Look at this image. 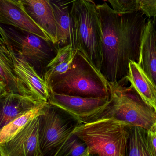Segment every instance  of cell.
<instances>
[{
  "mask_svg": "<svg viewBox=\"0 0 156 156\" xmlns=\"http://www.w3.org/2000/svg\"><path fill=\"white\" fill-rule=\"evenodd\" d=\"M39 116L32 120L14 137L0 144L1 156H43L39 144Z\"/></svg>",
  "mask_w": 156,
  "mask_h": 156,
  "instance_id": "9c48e42d",
  "label": "cell"
},
{
  "mask_svg": "<svg viewBox=\"0 0 156 156\" xmlns=\"http://www.w3.org/2000/svg\"><path fill=\"white\" fill-rule=\"evenodd\" d=\"M0 34L13 50L28 61L44 78L46 66L56 56L57 46L34 34L2 24Z\"/></svg>",
  "mask_w": 156,
  "mask_h": 156,
  "instance_id": "8992f818",
  "label": "cell"
},
{
  "mask_svg": "<svg viewBox=\"0 0 156 156\" xmlns=\"http://www.w3.org/2000/svg\"><path fill=\"white\" fill-rule=\"evenodd\" d=\"M50 92L71 96L110 99V83L81 51L78 50L67 72L51 78Z\"/></svg>",
  "mask_w": 156,
  "mask_h": 156,
  "instance_id": "7a4b0ae2",
  "label": "cell"
},
{
  "mask_svg": "<svg viewBox=\"0 0 156 156\" xmlns=\"http://www.w3.org/2000/svg\"><path fill=\"white\" fill-rule=\"evenodd\" d=\"M8 45L11 51L16 72L34 98L42 102H48L50 91L44 78L23 57L16 54L6 39L1 36Z\"/></svg>",
  "mask_w": 156,
  "mask_h": 156,
  "instance_id": "7c38bea8",
  "label": "cell"
},
{
  "mask_svg": "<svg viewBox=\"0 0 156 156\" xmlns=\"http://www.w3.org/2000/svg\"><path fill=\"white\" fill-rule=\"evenodd\" d=\"M90 156H98V155H97V154H90Z\"/></svg>",
  "mask_w": 156,
  "mask_h": 156,
  "instance_id": "83f0119b",
  "label": "cell"
},
{
  "mask_svg": "<svg viewBox=\"0 0 156 156\" xmlns=\"http://www.w3.org/2000/svg\"><path fill=\"white\" fill-rule=\"evenodd\" d=\"M27 13L44 29L50 41L57 45V33L49 0H19Z\"/></svg>",
  "mask_w": 156,
  "mask_h": 156,
  "instance_id": "9a60e30c",
  "label": "cell"
},
{
  "mask_svg": "<svg viewBox=\"0 0 156 156\" xmlns=\"http://www.w3.org/2000/svg\"><path fill=\"white\" fill-rule=\"evenodd\" d=\"M78 50L70 45L59 48L56 56L45 69L44 79L47 84L51 78L65 73L71 68Z\"/></svg>",
  "mask_w": 156,
  "mask_h": 156,
  "instance_id": "d6986e66",
  "label": "cell"
},
{
  "mask_svg": "<svg viewBox=\"0 0 156 156\" xmlns=\"http://www.w3.org/2000/svg\"><path fill=\"white\" fill-rule=\"evenodd\" d=\"M110 99L71 96L50 92L48 102L67 112L82 123L104 111L110 103Z\"/></svg>",
  "mask_w": 156,
  "mask_h": 156,
  "instance_id": "ba28073f",
  "label": "cell"
},
{
  "mask_svg": "<svg viewBox=\"0 0 156 156\" xmlns=\"http://www.w3.org/2000/svg\"><path fill=\"white\" fill-rule=\"evenodd\" d=\"M139 10L149 18L156 15V0H137Z\"/></svg>",
  "mask_w": 156,
  "mask_h": 156,
  "instance_id": "603a6c76",
  "label": "cell"
},
{
  "mask_svg": "<svg viewBox=\"0 0 156 156\" xmlns=\"http://www.w3.org/2000/svg\"><path fill=\"white\" fill-rule=\"evenodd\" d=\"M10 93L33 97L16 74L10 48L6 42L1 38L0 96Z\"/></svg>",
  "mask_w": 156,
  "mask_h": 156,
  "instance_id": "4fadbf2b",
  "label": "cell"
},
{
  "mask_svg": "<svg viewBox=\"0 0 156 156\" xmlns=\"http://www.w3.org/2000/svg\"><path fill=\"white\" fill-rule=\"evenodd\" d=\"M96 5L93 0H75L71 13L78 28V50L101 72V31Z\"/></svg>",
  "mask_w": 156,
  "mask_h": 156,
  "instance_id": "5b68a950",
  "label": "cell"
},
{
  "mask_svg": "<svg viewBox=\"0 0 156 156\" xmlns=\"http://www.w3.org/2000/svg\"><path fill=\"white\" fill-rule=\"evenodd\" d=\"M47 103H44L38 107L16 119L1 128L0 144L8 142L22 131L29 122L36 117L44 113V107Z\"/></svg>",
  "mask_w": 156,
  "mask_h": 156,
  "instance_id": "ffe728a7",
  "label": "cell"
},
{
  "mask_svg": "<svg viewBox=\"0 0 156 156\" xmlns=\"http://www.w3.org/2000/svg\"><path fill=\"white\" fill-rule=\"evenodd\" d=\"M155 12H156V6L155 7Z\"/></svg>",
  "mask_w": 156,
  "mask_h": 156,
  "instance_id": "f1b7e54d",
  "label": "cell"
},
{
  "mask_svg": "<svg viewBox=\"0 0 156 156\" xmlns=\"http://www.w3.org/2000/svg\"><path fill=\"white\" fill-rule=\"evenodd\" d=\"M0 23L50 41L44 29L27 13L21 3L0 0Z\"/></svg>",
  "mask_w": 156,
  "mask_h": 156,
  "instance_id": "8fae6325",
  "label": "cell"
},
{
  "mask_svg": "<svg viewBox=\"0 0 156 156\" xmlns=\"http://www.w3.org/2000/svg\"><path fill=\"white\" fill-rule=\"evenodd\" d=\"M125 156H156L147 130L139 126H129Z\"/></svg>",
  "mask_w": 156,
  "mask_h": 156,
  "instance_id": "ac0fdd59",
  "label": "cell"
},
{
  "mask_svg": "<svg viewBox=\"0 0 156 156\" xmlns=\"http://www.w3.org/2000/svg\"><path fill=\"white\" fill-rule=\"evenodd\" d=\"M13 1H15V2H17L21 3L20 2V1L19 0H13Z\"/></svg>",
  "mask_w": 156,
  "mask_h": 156,
  "instance_id": "4316f807",
  "label": "cell"
},
{
  "mask_svg": "<svg viewBox=\"0 0 156 156\" xmlns=\"http://www.w3.org/2000/svg\"><path fill=\"white\" fill-rule=\"evenodd\" d=\"M138 64L156 86V29L154 21L151 18L144 29Z\"/></svg>",
  "mask_w": 156,
  "mask_h": 156,
  "instance_id": "2e32d148",
  "label": "cell"
},
{
  "mask_svg": "<svg viewBox=\"0 0 156 156\" xmlns=\"http://www.w3.org/2000/svg\"><path fill=\"white\" fill-rule=\"evenodd\" d=\"M39 119V144L43 156L54 155L79 124L69 114L48 102Z\"/></svg>",
  "mask_w": 156,
  "mask_h": 156,
  "instance_id": "52a82bcc",
  "label": "cell"
},
{
  "mask_svg": "<svg viewBox=\"0 0 156 156\" xmlns=\"http://www.w3.org/2000/svg\"><path fill=\"white\" fill-rule=\"evenodd\" d=\"M148 137L152 147L156 154V123L149 131H147Z\"/></svg>",
  "mask_w": 156,
  "mask_h": 156,
  "instance_id": "cb8c5ba5",
  "label": "cell"
},
{
  "mask_svg": "<svg viewBox=\"0 0 156 156\" xmlns=\"http://www.w3.org/2000/svg\"><path fill=\"white\" fill-rule=\"evenodd\" d=\"M96 9L101 31L102 73L109 82H121L126 79L129 61L138 63L146 16L140 10L120 13L106 2Z\"/></svg>",
  "mask_w": 156,
  "mask_h": 156,
  "instance_id": "6da1fadb",
  "label": "cell"
},
{
  "mask_svg": "<svg viewBox=\"0 0 156 156\" xmlns=\"http://www.w3.org/2000/svg\"><path fill=\"white\" fill-rule=\"evenodd\" d=\"M110 83V103L96 116L113 117L133 126L149 131L156 123V112L147 104L133 88L120 82Z\"/></svg>",
  "mask_w": 156,
  "mask_h": 156,
  "instance_id": "277c9868",
  "label": "cell"
},
{
  "mask_svg": "<svg viewBox=\"0 0 156 156\" xmlns=\"http://www.w3.org/2000/svg\"><path fill=\"white\" fill-rule=\"evenodd\" d=\"M75 1H49L56 26L58 48L70 45L78 50V28L71 13V5Z\"/></svg>",
  "mask_w": 156,
  "mask_h": 156,
  "instance_id": "30bf717a",
  "label": "cell"
},
{
  "mask_svg": "<svg viewBox=\"0 0 156 156\" xmlns=\"http://www.w3.org/2000/svg\"><path fill=\"white\" fill-rule=\"evenodd\" d=\"M103 1H108V0H103Z\"/></svg>",
  "mask_w": 156,
  "mask_h": 156,
  "instance_id": "f546056e",
  "label": "cell"
},
{
  "mask_svg": "<svg viewBox=\"0 0 156 156\" xmlns=\"http://www.w3.org/2000/svg\"><path fill=\"white\" fill-rule=\"evenodd\" d=\"M153 19L154 21L156 29V15L154 17H153Z\"/></svg>",
  "mask_w": 156,
  "mask_h": 156,
  "instance_id": "484cf974",
  "label": "cell"
},
{
  "mask_svg": "<svg viewBox=\"0 0 156 156\" xmlns=\"http://www.w3.org/2000/svg\"></svg>",
  "mask_w": 156,
  "mask_h": 156,
  "instance_id": "4dcf8cb0",
  "label": "cell"
},
{
  "mask_svg": "<svg viewBox=\"0 0 156 156\" xmlns=\"http://www.w3.org/2000/svg\"><path fill=\"white\" fill-rule=\"evenodd\" d=\"M88 150L86 144L72 133L53 156H82Z\"/></svg>",
  "mask_w": 156,
  "mask_h": 156,
  "instance_id": "44dd1931",
  "label": "cell"
},
{
  "mask_svg": "<svg viewBox=\"0 0 156 156\" xmlns=\"http://www.w3.org/2000/svg\"><path fill=\"white\" fill-rule=\"evenodd\" d=\"M126 79L142 100L156 112V85L137 62L129 61Z\"/></svg>",
  "mask_w": 156,
  "mask_h": 156,
  "instance_id": "e0dca14e",
  "label": "cell"
},
{
  "mask_svg": "<svg viewBox=\"0 0 156 156\" xmlns=\"http://www.w3.org/2000/svg\"><path fill=\"white\" fill-rule=\"evenodd\" d=\"M112 9L120 13L139 10L137 0H108Z\"/></svg>",
  "mask_w": 156,
  "mask_h": 156,
  "instance_id": "7402d4cb",
  "label": "cell"
},
{
  "mask_svg": "<svg viewBox=\"0 0 156 156\" xmlns=\"http://www.w3.org/2000/svg\"><path fill=\"white\" fill-rule=\"evenodd\" d=\"M82 156H90V154L89 150H88L84 154L82 155Z\"/></svg>",
  "mask_w": 156,
  "mask_h": 156,
  "instance_id": "d4e9b609",
  "label": "cell"
},
{
  "mask_svg": "<svg viewBox=\"0 0 156 156\" xmlns=\"http://www.w3.org/2000/svg\"><path fill=\"white\" fill-rule=\"evenodd\" d=\"M0 101L1 128L17 117L45 103L37 101L32 97L13 93L0 96Z\"/></svg>",
  "mask_w": 156,
  "mask_h": 156,
  "instance_id": "5bb4252c",
  "label": "cell"
},
{
  "mask_svg": "<svg viewBox=\"0 0 156 156\" xmlns=\"http://www.w3.org/2000/svg\"><path fill=\"white\" fill-rule=\"evenodd\" d=\"M130 125L113 117L96 116L73 131L86 144L90 154L125 156Z\"/></svg>",
  "mask_w": 156,
  "mask_h": 156,
  "instance_id": "3957f363",
  "label": "cell"
}]
</instances>
